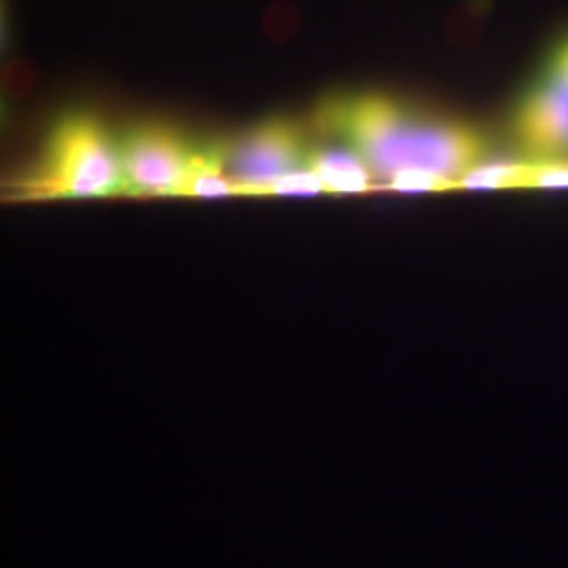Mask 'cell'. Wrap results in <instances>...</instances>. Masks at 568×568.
<instances>
[{
  "label": "cell",
  "mask_w": 568,
  "mask_h": 568,
  "mask_svg": "<svg viewBox=\"0 0 568 568\" xmlns=\"http://www.w3.org/2000/svg\"><path fill=\"white\" fill-rule=\"evenodd\" d=\"M325 193L323 182L310 170L286 175L261 190L260 196H316Z\"/></svg>",
  "instance_id": "cell-10"
},
{
  "label": "cell",
  "mask_w": 568,
  "mask_h": 568,
  "mask_svg": "<svg viewBox=\"0 0 568 568\" xmlns=\"http://www.w3.org/2000/svg\"><path fill=\"white\" fill-rule=\"evenodd\" d=\"M515 141L532 162H568V82L541 67L514 112Z\"/></svg>",
  "instance_id": "cell-5"
},
{
  "label": "cell",
  "mask_w": 568,
  "mask_h": 568,
  "mask_svg": "<svg viewBox=\"0 0 568 568\" xmlns=\"http://www.w3.org/2000/svg\"><path fill=\"white\" fill-rule=\"evenodd\" d=\"M11 201L102 200L125 193L121 148L95 114L59 115L39 152L6 185Z\"/></svg>",
  "instance_id": "cell-2"
},
{
  "label": "cell",
  "mask_w": 568,
  "mask_h": 568,
  "mask_svg": "<svg viewBox=\"0 0 568 568\" xmlns=\"http://www.w3.org/2000/svg\"><path fill=\"white\" fill-rule=\"evenodd\" d=\"M379 189L395 193H432L452 192V190H459V185L458 182L422 173V171H407V173L395 175L390 181L383 183Z\"/></svg>",
  "instance_id": "cell-8"
},
{
  "label": "cell",
  "mask_w": 568,
  "mask_h": 568,
  "mask_svg": "<svg viewBox=\"0 0 568 568\" xmlns=\"http://www.w3.org/2000/svg\"><path fill=\"white\" fill-rule=\"evenodd\" d=\"M481 29H484V10L477 3L455 11L447 24L448 37L458 47L476 43Z\"/></svg>",
  "instance_id": "cell-9"
},
{
  "label": "cell",
  "mask_w": 568,
  "mask_h": 568,
  "mask_svg": "<svg viewBox=\"0 0 568 568\" xmlns=\"http://www.w3.org/2000/svg\"><path fill=\"white\" fill-rule=\"evenodd\" d=\"M529 160L481 163L458 182L459 190H523Z\"/></svg>",
  "instance_id": "cell-7"
},
{
  "label": "cell",
  "mask_w": 568,
  "mask_h": 568,
  "mask_svg": "<svg viewBox=\"0 0 568 568\" xmlns=\"http://www.w3.org/2000/svg\"><path fill=\"white\" fill-rule=\"evenodd\" d=\"M312 149L304 125L286 115H274L223 145L224 171L237 196H260L271 183L306 170Z\"/></svg>",
  "instance_id": "cell-4"
},
{
  "label": "cell",
  "mask_w": 568,
  "mask_h": 568,
  "mask_svg": "<svg viewBox=\"0 0 568 568\" xmlns=\"http://www.w3.org/2000/svg\"><path fill=\"white\" fill-rule=\"evenodd\" d=\"M312 125L387 182L407 171L459 182L488 153L487 136L473 123L388 92L327 97L313 112Z\"/></svg>",
  "instance_id": "cell-1"
},
{
  "label": "cell",
  "mask_w": 568,
  "mask_h": 568,
  "mask_svg": "<svg viewBox=\"0 0 568 568\" xmlns=\"http://www.w3.org/2000/svg\"><path fill=\"white\" fill-rule=\"evenodd\" d=\"M306 170L315 173L328 194L375 192V175L349 149H312Z\"/></svg>",
  "instance_id": "cell-6"
},
{
  "label": "cell",
  "mask_w": 568,
  "mask_h": 568,
  "mask_svg": "<svg viewBox=\"0 0 568 568\" xmlns=\"http://www.w3.org/2000/svg\"><path fill=\"white\" fill-rule=\"evenodd\" d=\"M123 183L129 196L179 197L212 148H197L160 121L138 123L121 140Z\"/></svg>",
  "instance_id": "cell-3"
}]
</instances>
